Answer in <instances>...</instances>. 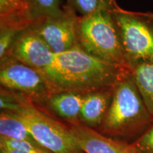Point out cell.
<instances>
[{
	"mask_svg": "<svg viewBox=\"0 0 153 153\" xmlns=\"http://www.w3.org/2000/svg\"><path fill=\"white\" fill-rule=\"evenodd\" d=\"M68 126L84 153H139L131 143L106 136L81 123Z\"/></svg>",
	"mask_w": 153,
	"mask_h": 153,
	"instance_id": "obj_9",
	"label": "cell"
},
{
	"mask_svg": "<svg viewBox=\"0 0 153 153\" xmlns=\"http://www.w3.org/2000/svg\"><path fill=\"white\" fill-rule=\"evenodd\" d=\"M32 23L26 0H0V24L29 26Z\"/></svg>",
	"mask_w": 153,
	"mask_h": 153,
	"instance_id": "obj_12",
	"label": "cell"
},
{
	"mask_svg": "<svg viewBox=\"0 0 153 153\" xmlns=\"http://www.w3.org/2000/svg\"><path fill=\"white\" fill-rule=\"evenodd\" d=\"M130 68L105 62L76 46L55 54L48 67L40 73L50 93L90 91L114 87Z\"/></svg>",
	"mask_w": 153,
	"mask_h": 153,
	"instance_id": "obj_1",
	"label": "cell"
},
{
	"mask_svg": "<svg viewBox=\"0 0 153 153\" xmlns=\"http://www.w3.org/2000/svg\"><path fill=\"white\" fill-rule=\"evenodd\" d=\"M77 46L105 62L128 68L117 27L110 10L78 16Z\"/></svg>",
	"mask_w": 153,
	"mask_h": 153,
	"instance_id": "obj_4",
	"label": "cell"
},
{
	"mask_svg": "<svg viewBox=\"0 0 153 153\" xmlns=\"http://www.w3.org/2000/svg\"><path fill=\"white\" fill-rule=\"evenodd\" d=\"M55 55L30 26L19 34L5 57H12L41 71L51 64Z\"/></svg>",
	"mask_w": 153,
	"mask_h": 153,
	"instance_id": "obj_8",
	"label": "cell"
},
{
	"mask_svg": "<svg viewBox=\"0 0 153 153\" xmlns=\"http://www.w3.org/2000/svg\"><path fill=\"white\" fill-rule=\"evenodd\" d=\"M131 145L139 153H153V123Z\"/></svg>",
	"mask_w": 153,
	"mask_h": 153,
	"instance_id": "obj_18",
	"label": "cell"
},
{
	"mask_svg": "<svg viewBox=\"0 0 153 153\" xmlns=\"http://www.w3.org/2000/svg\"><path fill=\"white\" fill-rule=\"evenodd\" d=\"M0 62L1 88L24 96L42 108L47 107L51 93L38 70L10 57Z\"/></svg>",
	"mask_w": 153,
	"mask_h": 153,
	"instance_id": "obj_6",
	"label": "cell"
},
{
	"mask_svg": "<svg viewBox=\"0 0 153 153\" xmlns=\"http://www.w3.org/2000/svg\"><path fill=\"white\" fill-rule=\"evenodd\" d=\"M130 70L153 122V62L137 65Z\"/></svg>",
	"mask_w": 153,
	"mask_h": 153,
	"instance_id": "obj_13",
	"label": "cell"
},
{
	"mask_svg": "<svg viewBox=\"0 0 153 153\" xmlns=\"http://www.w3.org/2000/svg\"><path fill=\"white\" fill-rule=\"evenodd\" d=\"M114 87L85 94L79 114L80 123L91 128H98L104 121L110 106Z\"/></svg>",
	"mask_w": 153,
	"mask_h": 153,
	"instance_id": "obj_10",
	"label": "cell"
},
{
	"mask_svg": "<svg viewBox=\"0 0 153 153\" xmlns=\"http://www.w3.org/2000/svg\"><path fill=\"white\" fill-rule=\"evenodd\" d=\"M77 18L75 11L67 5L62 14L38 19L30 27L55 54H59L77 46Z\"/></svg>",
	"mask_w": 153,
	"mask_h": 153,
	"instance_id": "obj_7",
	"label": "cell"
},
{
	"mask_svg": "<svg viewBox=\"0 0 153 153\" xmlns=\"http://www.w3.org/2000/svg\"><path fill=\"white\" fill-rule=\"evenodd\" d=\"M152 123L130 70L115 85L104 121L95 130L114 138L128 137L145 131Z\"/></svg>",
	"mask_w": 153,
	"mask_h": 153,
	"instance_id": "obj_2",
	"label": "cell"
},
{
	"mask_svg": "<svg viewBox=\"0 0 153 153\" xmlns=\"http://www.w3.org/2000/svg\"><path fill=\"white\" fill-rule=\"evenodd\" d=\"M27 28L18 25L0 24V60L8 55L19 34Z\"/></svg>",
	"mask_w": 153,
	"mask_h": 153,
	"instance_id": "obj_17",
	"label": "cell"
},
{
	"mask_svg": "<svg viewBox=\"0 0 153 153\" xmlns=\"http://www.w3.org/2000/svg\"><path fill=\"white\" fill-rule=\"evenodd\" d=\"M0 153H52V152H26V151H21L9 149L7 148H0Z\"/></svg>",
	"mask_w": 153,
	"mask_h": 153,
	"instance_id": "obj_19",
	"label": "cell"
},
{
	"mask_svg": "<svg viewBox=\"0 0 153 153\" xmlns=\"http://www.w3.org/2000/svg\"><path fill=\"white\" fill-rule=\"evenodd\" d=\"M33 22L46 16H57L64 12L60 0H26Z\"/></svg>",
	"mask_w": 153,
	"mask_h": 153,
	"instance_id": "obj_15",
	"label": "cell"
},
{
	"mask_svg": "<svg viewBox=\"0 0 153 153\" xmlns=\"http://www.w3.org/2000/svg\"><path fill=\"white\" fill-rule=\"evenodd\" d=\"M68 7L78 16H85L101 10L111 11L117 7L116 0H68Z\"/></svg>",
	"mask_w": 153,
	"mask_h": 153,
	"instance_id": "obj_16",
	"label": "cell"
},
{
	"mask_svg": "<svg viewBox=\"0 0 153 153\" xmlns=\"http://www.w3.org/2000/svg\"><path fill=\"white\" fill-rule=\"evenodd\" d=\"M9 91L0 101L1 109L16 115L40 145L52 153H84L68 125L54 119L24 96Z\"/></svg>",
	"mask_w": 153,
	"mask_h": 153,
	"instance_id": "obj_3",
	"label": "cell"
},
{
	"mask_svg": "<svg viewBox=\"0 0 153 153\" xmlns=\"http://www.w3.org/2000/svg\"><path fill=\"white\" fill-rule=\"evenodd\" d=\"M0 134L1 137L39 144L18 116L9 111L1 110V111Z\"/></svg>",
	"mask_w": 153,
	"mask_h": 153,
	"instance_id": "obj_14",
	"label": "cell"
},
{
	"mask_svg": "<svg viewBox=\"0 0 153 153\" xmlns=\"http://www.w3.org/2000/svg\"><path fill=\"white\" fill-rule=\"evenodd\" d=\"M129 68L153 62V14L126 11L118 6L111 11Z\"/></svg>",
	"mask_w": 153,
	"mask_h": 153,
	"instance_id": "obj_5",
	"label": "cell"
},
{
	"mask_svg": "<svg viewBox=\"0 0 153 153\" xmlns=\"http://www.w3.org/2000/svg\"><path fill=\"white\" fill-rule=\"evenodd\" d=\"M85 94L76 91L51 94L48 100V109H51L68 123H79V114Z\"/></svg>",
	"mask_w": 153,
	"mask_h": 153,
	"instance_id": "obj_11",
	"label": "cell"
}]
</instances>
